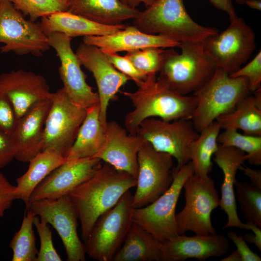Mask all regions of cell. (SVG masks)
Instances as JSON below:
<instances>
[{"mask_svg": "<svg viewBox=\"0 0 261 261\" xmlns=\"http://www.w3.org/2000/svg\"><path fill=\"white\" fill-rule=\"evenodd\" d=\"M149 142L154 149L168 153L177 162L176 169L189 161L188 148L199 135L190 119L172 121L150 117L140 124L137 134Z\"/></svg>", "mask_w": 261, "mask_h": 261, "instance_id": "cell-14", "label": "cell"}, {"mask_svg": "<svg viewBox=\"0 0 261 261\" xmlns=\"http://www.w3.org/2000/svg\"><path fill=\"white\" fill-rule=\"evenodd\" d=\"M127 132L116 121H107L104 142L93 158H98L136 179L138 153L146 141L138 134H128Z\"/></svg>", "mask_w": 261, "mask_h": 261, "instance_id": "cell-18", "label": "cell"}, {"mask_svg": "<svg viewBox=\"0 0 261 261\" xmlns=\"http://www.w3.org/2000/svg\"><path fill=\"white\" fill-rule=\"evenodd\" d=\"M83 41L98 47L105 54L128 52L150 47L174 48L180 44V43L163 36L143 32L134 25L127 26L125 29L108 35L84 36Z\"/></svg>", "mask_w": 261, "mask_h": 261, "instance_id": "cell-22", "label": "cell"}, {"mask_svg": "<svg viewBox=\"0 0 261 261\" xmlns=\"http://www.w3.org/2000/svg\"><path fill=\"white\" fill-rule=\"evenodd\" d=\"M173 159L147 141L142 145L137 155L136 189L132 201L134 208L150 204L169 188L173 180Z\"/></svg>", "mask_w": 261, "mask_h": 261, "instance_id": "cell-12", "label": "cell"}, {"mask_svg": "<svg viewBox=\"0 0 261 261\" xmlns=\"http://www.w3.org/2000/svg\"><path fill=\"white\" fill-rule=\"evenodd\" d=\"M132 198L128 191L97 219L85 241L86 253L89 257L99 261H112L133 223Z\"/></svg>", "mask_w": 261, "mask_h": 261, "instance_id": "cell-6", "label": "cell"}, {"mask_svg": "<svg viewBox=\"0 0 261 261\" xmlns=\"http://www.w3.org/2000/svg\"><path fill=\"white\" fill-rule=\"evenodd\" d=\"M234 188L239 205L247 221L261 228V188L252 183L237 181Z\"/></svg>", "mask_w": 261, "mask_h": 261, "instance_id": "cell-33", "label": "cell"}, {"mask_svg": "<svg viewBox=\"0 0 261 261\" xmlns=\"http://www.w3.org/2000/svg\"><path fill=\"white\" fill-rule=\"evenodd\" d=\"M216 120L221 129L241 130L244 134L261 136V105L251 94L242 99L233 111Z\"/></svg>", "mask_w": 261, "mask_h": 261, "instance_id": "cell-29", "label": "cell"}, {"mask_svg": "<svg viewBox=\"0 0 261 261\" xmlns=\"http://www.w3.org/2000/svg\"><path fill=\"white\" fill-rule=\"evenodd\" d=\"M66 11L108 26L133 19L140 12L120 0H69Z\"/></svg>", "mask_w": 261, "mask_h": 261, "instance_id": "cell-25", "label": "cell"}, {"mask_svg": "<svg viewBox=\"0 0 261 261\" xmlns=\"http://www.w3.org/2000/svg\"><path fill=\"white\" fill-rule=\"evenodd\" d=\"M105 129L100 120L99 103L87 109L86 117L66 160L93 158L102 148Z\"/></svg>", "mask_w": 261, "mask_h": 261, "instance_id": "cell-26", "label": "cell"}, {"mask_svg": "<svg viewBox=\"0 0 261 261\" xmlns=\"http://www.w3.org/2000/svg\"><path fill=\"white\" fill-rule=\"evenodd\" d=\"M239 170L243 171V174L251 180V183L261 188V171L260 169L255 170L247 166H240Z\"/></svg>", "mask_w": 261, "mask_h": 261, "instance_id": "cell-45", "label": "cell"}, {"mask_svg": "<svg viewBox=\"0 0 261 261\" xmlns=\"http://www.w3.org/2000/svg\"><path fill=\"white\" fill-rule=\"evenodd\" d=\"M0 91L12 103L18 119L50 94L43 76L22 69L1 74Z\"/></svg>", "mask_w": 261, "mask_h": 261, "instance_id": "cell-19", "label": "cell"}, {"mask_svg": "<svg viewBox=\"0 0 261 261\" xmlns=\"http://www.w3.org/2000/svg\"><path fill=\"white\" fill-rule=\"evenodd\" d=\"M102 165V160L97 158L66 160L35 188L29 202L44 199H54L69 195L92 177Z\"/></svg>", "mask_w": 261, "mask_h": 261, "instance_id": "cell-17", "label": "cell"}, {"mask_svg": "<svg viewBox=\"0 0 261 261\" xmlns=\"http://www.w3.org/2000/svg\"><path fill=\"white\" fill-rule=\"evenodd\" d=\"M9 0L12 1V0Z\"/></svg>", "mask_w": 261, "mask_h": 261, "instance_id": "cell-51", "label": "cell"}, {"mask_svg": "<svg viewBox=\"0 0 261 261\" xmlns=\"http://www.w3.org/2000/svg\"><path fill=\"white\" fill-rule=\"evenodd\" d=\"M183 188L185 204L175 214L178 234H184L188 231L197 235L217 233L211 219L212 211L220 203L214 181L209 175L202 177L193 174L186 180Z\"/></svg>", "mask_w": 261, "mask_h": 261, "instance_id": "cell-8", "label": "cell"}, {"mask_svg": "<svg viewBox=\"0 0 261 261\" xmlns=\"http://www.w3.org/2000/svg\"><path fill=\"white\" fill-rule=\"evenodd\" d=\"M194 174L191 161L173 170L169 188L157 199L142 207L134 208L133 222L163 243L178 235L175 220L176 204L188 177Z\"/></svg>", "mask_w": 261, "mask_h": 261, "instance_id": "cell-7", "label": "cell"}, {"mask_svg": "<svg viewBox=\"0 0 261 261\" xmlns=\"http://www.w3.org/2000/svg\"><path fill=\"white\" fill-rule=\"evenodd\" d=\"M136 183V179L129 174L104 162L92 177L69 194L80 222L84 241L97 219Z\"/></svg>", "mask_w": 261, "mask_h": 261, "instance_id": "cell-1", "label": "cell"}, {"mask_svg": "<svg viewBox=\"0 0 261 261\" xmlns=\"http://www.w3.org/2000/svg\"><path fill=\"white\" fill-rule=\"evenodd\" d=\"M109 61L120 72L133 80L138 87L146 81L148 76L137 69L125 56L117 53L105 54Z\"/></svg>", "mask_w": 261, "mask_h": 261, "instance_id": "cell-38", "label": "cell"}, {"mask_svg": "<svg viewBox=\"0 0 261 261\" xmlns=\"http://www.w3.org/2000/svg\"><path fill=\"white\" fill-rule=\"evenodd\" d=\"M14 158V151L11 138L0 130V169L10 163Z\"/></svg>", "mask_w": 261, "mask_h": 261, "instance_id": "cell-42", "label": "cell"}, {"mask_svg": "<svg viewBox=\"0 0 261 261\" xmlns=\"http://www.w3.org/2000/svg\"><path fill=\"white\" fill-rule=\"evenodd\" d=\"M178 53L165 49L158 79L175 92L187 95L199 89L213 74L216 67L206 55L202 42L180 43Z\"/></svg>", "mask_w": 261, "mask_h": 261, "instance_id": "cell-4", "label": "cell"}, {"mask_svg": "<svg viewBox=\"0 0 261 261\" xmlns=\"http://www.w3.org/2000/svg\"><path fill=\"white\" fill-rule=\"evenodd\" d=\"M51 105L49 97L32 107L19 118L10 136L14 151V158L29 162L43 150L44 128Z\"/></svg>", "mask_w": 261, "mask_h": 261, "instance_id": "cell-20", "label": "cell"}, {"mask_svg": "<svg viewBox=\"0 0 261 261\" xmlns=\"http://www.w3.org/2000/svg\"><path fill=\"white\" fill-rule=\"evenodd\" d=\"M17 199L16 188L0 173V218L8 209L14 201Z\"/></svg>", "mask_w": 261, "mask_h": 261, "instance_id": "cell-41", "label": "cell"}, {"mask_svg": "<svg viewBox=\"0 0 261 261\" xmlns=\"http://www.w3.org/2000/svg\"><path fill=\"white\" fill-rule=\"evenodd\" d=\"M214 155V160L224 175L219 205L227 216V222L223 229L236 227L248 230L246 223H243L238 217L234 190L237 171L246 160V154L235 147L219 144L218 149Z\"/></svg>", "mask_w": 261, "mask_h": 261, "instance_id": "cell-23", "label": "cell"}, {"mask_svg": "<svg viewBox=\"0 0 261 261\" xmlns=\"http://www.w3.org/2000/svg\"><path fill=\"white\" fill-rule=\"evenodd\" d=\"M81 65L93 74L98 89L100 105V120L105 129L107 111L109 102L115 98L119 88L130 79L118 71L106 54L98 47L83 43L75 52Z\"/></svg>", "mask_w": 261, "mask_h": 261, "instance_id": "cell-16", "label": "cell"}, {"mask_svg": "<svg viewBox=\"0 0 261 261\" xmlns=\"http://www.w3.org/2000/svg\"><path fill=\"white\" fill-rule=\"evenodd\" d=\"M232 77H244L247 79L251 92L261 88V51L247 64L229 74Z\"/></svg>", "mask_w": 261, "mask_h": 261, "instance_id": "cell-37", "label": "cell"}, {"mask_svg": "<svg viewBox=\"0 0 261 261\" xmlns=\"http://www.w3.org/2000/svg\"><path fill=\"white\" fill-rule=\"evenodd\" d=\"M248 7L259 11L261 10V0H251L247 1L246 4Z\"/></svg>", "mask_w": 261, "mask_h": 261, "instance_id": "cell-47", "label": "cell"}, {"mask_svg": "<svg viewBox=\"0 0 261 261\" xmlns=\"http://www.w3.org/2000/svg\"><path fill=\"white\" fill-rule=\"evenodd\" d=\"M40 26L47 36L61 33L72 38L79 36L106 35L125 29L124 24L108 26L93 22L81 16L61 11L41 18Z\"/></svg>", "mask_w": 261, "mask_h": 261, "instance_id": "cell-24", "label": "cell"}, {"mask_svg": "<svg viewBox=\"0 0 261 261\" xmlns=\"http://www.w3.org/2000/svg\"><path fill=\"white\" fill-rule=\"evenodd\" d=\"M251 93L246 78L231 77L216 67L211 78L193 92L197 103L190 120L195 129L199 132L220 116L232 112Z\"/></svg>", "mask_w": 261, "mask_h": 261, "instance_id": "cell-5", "label": "cell"}, {"mask_svg": "<svg viewBox=\"0 0 261 261\" xmlns=\"http://www.w3.org/2000/svg\"><path fill=\"white\" fill-rule=\"evenodd\" d=\"M216 8L226 12L229 15L230 21L238 16L232 3V0H209Z\"/></svg>", "mask_w": 261, "mask_h": 261, "instance_id": "cell-44", "label": "cell"}, {"mask_svg": "<svg viewBox=\"0 0 261 261\" xmlns=\"http://www.w3.org/2000/svg\"><path fill=\"white\" fill-rule=\"evenodd\" d=\"M256 36L244 20L237 17L230 21L224 30L202 41L204 51L216 67L229 74L246 63L256 48Z\"/></svg>", "mask_w": 261, "mask_h": 261, "instance_id": "cell-9", "label": "cell"}, {"mask_svg": "<svg viewBox=\"0 0 261 261\" xmlns=\"http://www.w3.org/2000/svg\"><path fill=\"white\" fill-rule=\"evenodd\" d=\"M164 51L163 48L150 47L128 52L124 56L137 69L149 76L156 75L160 72Z\"/></svg>", "mask_w": 261, "mask_h": 261, "instance_id": "cell-35", "label": "cell"}, {"mask_svg": "<svg viewBox=\"0 0 261 261\" xmlns=\"http://www.w3.org/2000/svg\"><path fill=\"white\" fill-rule=\"evenodd\" d=\"M35 216L31 211L26 210L21 227L10 243L13 251L12 261H36L38 250L33 229Z\"/></svg>", "mask_w": 261, "mask_h": 261, "instance_id": "cell-31", "label": "cell"}, {"mask_svg": "<svg viewBox=\"0 0 261 261\" xmlns=\"http://www.w3.org/2000/svg\"><path fill=\"white\" fill-rule=\"evenodd\" d=\"M155 0H125L126 4L132 8H136L141 3H143L145 7L150 6Z\"/></svg>", "mask_w": 261, "mask_h": 261, "instance_id": "cell-46", "label": "cell"}, {"mask_svg": "<svg viewBox=\"0 0 261 261\" xmlns=\"http://www.w3.org/2000/svg\"><path fill=\"white\" fill-rule=\"evenodd\" d=\"M48 43L57 53L60 65V78L70 100L75 105L87 109L99 102L98 92L86 82V75L81 69V64L71 47L72 38L55 32L47 36Z\"/></svg>", "mask_w": 261, "mask_h": 261, "instance_id": "cell-15", "label": "cell"}, {"mask_svg": "<svg viewBox=\"0 0 261 261\" xmlns=\"http://www.w3.org/2000/svg\"><path fill=\"white\" fill-rule=\"evenodd\" d=\"M249 0H235V1L239 4H246V3Z\"/></svg>", "mask_w": 261, "mask_h": 261, "instance_id": "cell-48", "label": "cell"}, {"mask_svg": "<svg viewBox=\"0 0 261 261\" xmlns=\"http://www.w3.org/2000/svg\"><path fill=\"white\" fill-rule=\"evenodd\" d=\"M18 120L12 103L0 91V130L11 136L16 128Z\"/></svg>", "mask_w": 261, "mask_h": 261, "instance_id": "cell-40", "label": "cell"}, {"mask_svg": "<svg viewBox=\"0 0 261 261\" xmlns=\"http://www.w3.org/2000/svg\"><path fill=\"white\" fill-rule=\"evenodd\" d=\"M64 0L69 1V0Z\"/></svg>", "mask_w": 261, "mask_h": 261, "instance_id": "cell-50", "label": "cell"}, {"mask_svg": "<svg viewBox=\"0 0 261 261\" xmlns=\"http://www.w3.org/2000/svg\"><path fill=\"white\" fill-rule=\"evenodd\" d=\"M246 224L248 230L252 231L253 233H246L243 236L244 239L254 245L261 251V228L251 222L247 221Z\"/></svg>", "mask_w": 261, "mask_h": 261, "instance_id": "cell-43", "label": "cell"}, {"mask_svg": "<svg viewBox=\"0 0 261 261\" xmlns=\"http://www.w3.org/2000/svg\"><path fill=\"white\" fill-rule=\"evenodd\" d=\"M48 223L36 216L33 225L37 229L40 241L36 261H61L53 242L52 232Z\"/></svg>", "mask_w": 261, "mask_h": 261, "instance_id": "cell-36", "label": "cell"}, {"mask_svg": "<svg viewBox=\"0 0 261 261\" xmlns=\"http://www.w3.org/2000/svg\"><path fill=\"white\" fill-rule=\"evenodd\" d=\"M26 210L51 224L57 231L63 243L68 261H85V245L77 232L78 218L69 196L44 199L29 202Z\"/></svg>", "mask_w": 261, "mask_h": 261, "instance_id": "cell-13", "label": "cell"}, {"mask_svg": "<svg viewBox=\"0 0 261 261\" xmlns=\"http://www.w3.org/2000/svg\"><path fill=\"white\" fill-rule=\"evenodd\" d=\"M65 160L62 155L52 148L45 149L34 156L29 162L26 173L16 179L17 199L22 200L26 206L35 188Z\"/></svg>", "mask_w": 261, "mask_h": 261, "instance_id": "cell-27", "label": "cell"}, {"mask_svg": "<svg viewBox=\"0 0 261 261\" xmlns=\"http://www.w3.org/2000/svg\"><path fill=\"white\" fill-rule=\"evenodd\" d=\"M229 248L227 237L222 234H178L162 243L161 261H184L190 258L205 261L225 255Z\"/></svg>", "mask_w": 261, "mask_h": 261, "instance_id": "cell-21", "label": "cell"}, {"mask_svg": "<svg viewBox=\"0 0 261 261\" xmlns=\"http://www.w3.org/2000/svg\"><path fill=\"white\" fill-rule=\"evenodd\" d=\"M14 7L35 22L54 13L66 11L69 1L64 0H12Z\"/></svg>", "mask_w": 261, "mask_h": 261, "instance_id": "cell-34", "label": "cell"}, {"mask_svg": "<svg viewBox=\"0 0 261 261\" xmlns=\"http://www.w3.org/2000/svg\"><path fill=\"white\" fill-rule=\"evenodd\" d=\"M121 0L122 2H123V3L126 4L125 0Z\"/></svg>", "mask_w": 261, "mask_h": 261, "instance_id": "cell-49", "label": "cell"}, {"mask_svg": "<svg viewBox=\"0 0 261 261\" xmlns=\"http://www.w3.org/2000/svg\"><path fill=\"white\" fill-rule=\"evenodd\" d=\"M221 129L220 124L215 120L203 129L190 144L188 157L194 174L205 177L212 171L211 158L219 146L217 139Z\"/></svg>", "mask_w": 261, "mask_h": 261, "instance_id": "cell-30", "label": "cell"}, {"mask_svg": "<svg viewBox=\"0 0 261 261\" xmlns=\"http://www.w3.org/2000/svg\"><path fill=\"white\" fill-rule=\"evenodd\" d=\"M121 93L128 97L134 107L125 118V129L131 135L137 134L141 122L148 118L159 117L166 121L191 119L197 103L195 95L175 92L157 79L156 75H149L136 91Z\"/></svg>", "mask_w": 261, "mask_h": 261, "instance_id": "cell-2", "label": "cell"}, {"mask_svg": "<svg viewBox=\"0 0 261 261\" xmlns=\"http://www.w3.org/2000/svg\"><path fill=\"white\" fill-rule=\"evenodd\" d=\"M133 25L145 33L163 36L179 43L202 42L218 32L194 21L183 0H155L133 19Z\"/></svg>", "mask_w": 261, "mask_h": 261, "instance_id": "cell-3", "label": "cell"}, {"mask_svg": "<svg viewBox=\"0 0 261 261\" xmlns=\"http://www.w3.org/2000/svg\"><path fill=\"white\" fill-rule=\"evenodd\" d=\"M50 107L44 128L43 150L52 148L66 159L86 117L87 109L74 104L65 90L50 92Z\"/></svg>", "mask_w": 261, "mask_h": 261, "instance_id": "cell-11", "label": "cell"}, {"mask_svg": "<svg viewBox=\"0 0 261 261\" xmlns=\"http://www.w3.org/2000/svg\"><path fill=\"white\" fill-rule=\"evenodd\" d=\"M162 243L133 223L112 261H161Z\"/></svg>", "mask_w": 261, "mask_h": 261, "instance_id": "cell-28", "label": "cell"}, {"mask_svg": "<svg viewBox=\"0 0 261 261\" xmlns=\"http://www.w3.org/2000/svg\"><path fill=\"white\" fill-rule=\"evenodd\" d=\"M227 236L233 242L237 249L229 256L222 259L221 261H261V258L250 249L242 235L230 231L228 232Z\"/></svg>", "mask_w": 261, "mask_h": 261, "instance_id": "cell-39", "label": "cell"}, {"mask_svg": "<svg viewBox=\"0 0 261 261\" xmlns=\"http://www.w3.org/2000/svg\"><path fill=\"white\" fill-rule=\"evenodd\" d=\"M9 0H0V47L2 53L40 57L50 48L40 23L27 20Z\"/></svg>", "mask_w": 261, "mask_h": 261, "instance_id": "cell-10", "label": "cell"}, {"mask_svg": "<svg viewBox=\"0 0 261 261\" xmlns=\"http://www.w3.org/2000/svg\"><path fill=\"white\" fill-rule=\"evenodd\" d=\"M217 141L222 145L232 146L246 153V160L250 164L261 165V136L242 134L237 130L226 129L219 133Z\"/></svg>", "mask_w": 261, "mask_h": 261, "instance_id": "cell-32", "label": "cell"}]
</instances>
